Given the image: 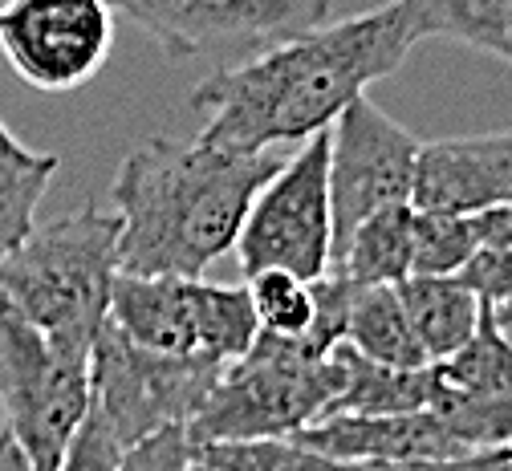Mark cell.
<instances>
[{
    "label": "cell",
    "instance_id": "6da1fadb",
    "mask_svg": "<svg viewBox=\"0 0 512 471\" xmlns=\"http://www.w3.org/2000/svg\"><path fill=\"white\" fill-rule=\"evenodd\" d=\"M415 45L399 0L273 41L191 90V106L208 114L200 139L240 151L305 143L330 130L370 82L395 74Z\"/></svg>",
    "mask_w": 512,
    "mask_h": 471
},
{
    "label": "cell",
    "instance_id": "7a4b0ae2",
    "mask_svg": "<svg viewBox=\"0 0 512 471\" xmlns=\"http://www.w3.org/2000/svg\"><path fill=\"white\" fill-rule=\"evenodd\" d=\"M285 163L281 147L240 151L208 139H147L114 175L118 273L204 277L232 244L252 195Z\"/></svg>",
    "mask_w": 512,
    "mask_h": 471
},
{
    "label": "cell",
    "instance_id": "3957f363",
    "mask_svg": "<svg viewBox=\"0 0 512 471\" xmlns=\"http://www.w3.org/2000/svg\"><path fill=\"white\" fill-rule=\"evenodd\" d=\"M118 277V212L78 208L33 232L0 256V293L49 342L90 354L110 317Z\"/></svg>",
    "mask_w": 512,
    "mask_h": 471
},
{
    "label": "cell",
    "instance_id": "277c9868",
    "mask_svg": "<svg viewBox=\"0 0 512 471\" xmlns=\"http://www.w3.org/2000/svg\"><path fill=\"white\" fill-rule=\"evenodd\" d=\"M334 362L313 354L301 338H273L256 333L248 354L228 362L208 390L204 407L191 415V443H236L297 435L330 411L334 398Z\"/></svg>",
    "mask_w": 512,
    "mask_h": 471
},
{
    "label": "cell",
    "instance_id": "5b68a950",
    "mask_svg": "<svg viewBox=\"0 0 512 471\" xmlns=\"http://www.w3.org/2000/svg\"><path fill=\"white\" fill-rule=\"evenodd\" d=\"M0 411L33 471H53L90 411V354L61 350L0 293Z\"/></svg>",
    "mask_w": 512,
    "mask_h": 471
},
{
    "label": "cell",
    "instance_id": "8992f818",
    "mask_svg": "<svg viewBox=\"0 0 512 471\" xmlns=\"http://www.w3.org/2000/svg\"><path fill=\"white\" fill-rule=\"evenodd\" d=\"M110 325L135 346L163 354H200L220 366L248 354L256 313L244 285H208L204 277L118 273L110 289Z\"/></svg>",
    "mask_w": 512,
    "mask_h": 471
},
{
    "label": "cell",
    "instance_id": "52a82bcc",
    "mask_svg": "<svg viewBox=\"0 0 512 471\" xmlns=\"http://www.w3.org/2000/svg\"><path fill=\"white\" fill-rule=\"evenodd\" d=\"M220 362L135 346L106 317L90 350V407L131 447L163 427H187L220 378Z\"/></svg>",
    "mask_w": 512,
    "mask_h": 471
},
{
    "label": "cell",
    "instance_id": "ba28073f",
    "mask_svg": "<svg viewBox=\"0 0 512 471\" xmlns=\"http://www.w3.org/2000/svg\"><path fill=\"white\" fill-rule=\"evenodd\" d=\"M236 256L244 273L289 268L313 281L330 273L334 212H330V130L309 134L252 195L236 232Z\"/></svg>",
    "mask_w": 512,
    "mask_h": 471
},
{
    "label": "cell",
    "instance_id": "9c48e42d",
    "mask_svg": "<svg viewBox=\"0 0 512 471\" xmlns=\"http://www.w3.org/2000/svg\"><path fill=\"white\" fill-rule=\"evenodd\" d=\"M135 21L167 57L256 53L273 41L322 25L330 0H106Z\"/></svg>",
    "mask_w": 512,
    "mask_h": 471
},
{
    "label": "cell",
    "instance_id": "30bf717a",
    "mask_svg": "<svg viewBox=\"0 0 512 471\" xmlns=\"http://www.w3.org/2000/svg\"><path fill=\"white\" fill-rule=\"evenodd\" d=\"M114 49V9L106 0H5L0 53L13 74L45 94L82 90Z\"/></svg>",
    "mask_w": 512,
    "mask_h": 471
},
{
    "label": "cell",
    "instance_id": "8fae6325",
    "mask_svg": "<svg viewBox=\"0 0 512 471\" xmlns=\"http://www.w3.org/2000/svg\"><path fill=\"white\" fill-rule=\"evenodd\" d=\"M419 139L378 110L366 94L354 98L330 126V212L334 248L378 208L411 204ZM334 256V252H330Z\"/></svg>",
    "mask_w": 512,
    "mask_h": 471
},
{
    "label": "cell",
    "instance_id": "7c38bea8",
    "mask_svg": "<svg viewBox=\"0 0 512 471\" xmlns=\"http://www.w3.org/2000/svg\"><path fill=\"white\" fill-rule=\"evenodd\" d=\"M508 187H512V130L419 143L411 208L472 216L480 208L504 204Z\"/></svg>",
    "mask_w": 512,
    "mask_h": 471
},
{
    "label": "cell",
    "instance_id": "4fadbf2b",
    "mask_svg": "<svg viewBox=\"0 0 512 471\" xmlns=\"http://www.w3.org/2000/svg\"><path fill=\"white\" fill-rule=\"evenodd\" d=\"M301 443L334 455L342 463L370 459H431V455H468V447L447 431L431 411L395 415H322L297 431Z\"/></svg>",
    "mask_w": 512,
    "mask_h": 471
},
{
    "label": "cell",
    "instance_id": "5bb4252c",
    "mask_svg": "<svg viewBox=\"0 0 512 471\" xmlns=\"http://www.w3.org/2000/svg\"><path fill=\"white\" fill-rule=\"evenodd\" d=\"M395 289L427 362L452 358L480 329L484 301L460 277H407Z\"/></svg>",
    "mask_w": 512,
    "mask_h": 471
},
{
    "label": "cell",
    "instance_id": "9a60e30c",
    "mask_svg": "<svg viewBox=\"0 0 512 471\" xmlns=\"http://www.w3.org/2000/svg\"><path fill=\"white\" fill-rule=\"evenodd\" d=\"M334 362V398L326 415H395V411H427L431 366L399 370L354 354L346 342L330 350Z\"/></svg>",
    "mask_w": 512,
    "mask_h": 471
},
{
    "label": "cell",
    "instance_id": "2e32d148",
    "mask_svg": "<svg viewBox=\"0 0 512 471\" xmlns=\"http://www.w3.org/2000/svg\"><path fill=\"white\" fill-rule=\"evenodd\" d=\"M411 204L378 208L334 248L330 273L354 285H399L411 277Z\"/></svg>",
    "mask_w": 512,
    "mask_h": 471
},
{
    "label": "cell",
    "instance_id": "e0dca14e",
    "mask_svg": "<svg viewBox=\"0 0 512 471\" xmlns=\"http://www.w3.org/2000/svg\"><path fill=\"white\" fill-rule=\"evenodd\" d=\"M342 342L354 354H362L370 362H382V366H399V370L431 366L411 321H407V309H403L395 285H354Z\"/></svg>",
    "mask_w": 512,
    "mask_h": 471
},
{
    "label": "cell",
    "instance_id": "ac0fdd59",
    "mask_svg": "<svg viewBox=\"0 0 512 471\" xmlns=\"http://www.w3.org/2000/svg\"><path fill=\"white\" fill-rule=\"evenodd\" d=\"M57 155L29 151L17 134L0 122V256L17 248L33 224L37 208L57 175Z\"/></svg>",
    "mask_w": 512,
    "mask_h": 471
},
{
    "label": "cell",
    "instance_id": "d6986e66",
    "mask_svg": "<svg viewBox=\"0 0 512 471\" xmlns=\"http://www.w3.org/2000/svg\"><path fill=\"white\" fill-rule=\"evenodd\" d=\"M415 41L452 37L480 53L504 57V0H399Z\"/></svg>",
    "mask_w": 512,
    "mask_h": 471
},
{
    "label": "cell",
    "instance_id": "ffe728a7",
    "mask_svg": "<svg viewBox=\"0 0 512 471\" xmlns=\"http://www.w3.org/2000/svg\"><path fill=\"white\" fill-rule=\"evenodd\" d=\"M427 411L452 431L468 451H492L512 439V398L508 394H476L447 386L431 370Z\"/></svg>",
    "mask_w": 512,
    "mask_h": 471
},
{
    "label": "cell",
    "instance_id": "44dd1931",
    "mask_svg": "<svg viewBox=\"0 0 512 471\" xmlns=\"http://www.w3.org/2000/svg\"><path fill=\"white\" fill-rule=\"evenodd\" d=\"M196 459L216 471H354L334 455L301 443L297 435H269V439H236V443H200Z\"/></svg>",
    "mask_w": 512,
    "mask_h": 471
},
{
    "label": "cell",
    "instance_id": "7402d4cb",
    "mask_svg": "<svg viewBox=\"0 0 512 471\" xmlns=\"http://www.w3.org/2000/svg\"><path fill=\"white\" fill-rule=\"evenodd\" d=\"M431 370L447 386L512 398V342L504 338V329L496 325L488 305H484V317H480V329L472 333V342L464 350H456L452 358L431 362Z\"/></svg>",
    "mask_w": 512,
    "mask_h": 471
},
{
    "label": "cell",
    "instance_id": "603a6c76",
    "mask_svg": "<svg viewBox=\"0 0 512 471\" xmlns=\"http://www.w3.org/2000/svg\"><path fill=\"white\" fill-rule=\"evenodd\" d=\"M313 281L289 273V268H256V273H248L244 289L252 297V313H256L261 333H273V338H305L313 325V313H317Z\"/></svg>",
    "mask_w": 512,
    "mask_h": 471
},
{
    "label": "cell",
    "instance_id": "cb8c5ba5",
    "mask_svg": "<svg viewBox=\"0 0 512 471\" xmlns=\"http://www.w3.org/2000/svg\"><path fill=\"white\" fill-rule=\"evenodd\" d=\"M476 252L472 216L464 212H411V277H456Z\"/></svg>",
    "mask_w": 512,
    "mask_h": 471
},
{
    "label": "cell",
    "instance_id": "d4e9b609",
    "mask_svg": "<svg viewBox=\"0 0 512 471\" xmlns=\"http://www.w3.org/2000/svg\"><path fill=\"white\" fill-rule=\"evenodd\" d=\"M122 451L126 447L114 439V431L90 407L82 427L74 431L70 447L61 451V459L53 463V471H122Z\"/></svg>",
    "mask_w": 512,
    "mask_h": 471
},
{
    "label": "cell",
    "instance_id": "484cf974",
    "mask_svg": "<svg viewBox=\"0 0 512 471\" xmlns=\"http://www.w3.org/2000/svg\"><path fill=\"white\" fill-rule=\"evenodd\" d=\"M196 443L187 427H163L122 451V471H191Z\"/></svg>",
    "mask_w": 512,
    "mask_h": 471
},
{
    "label": "cell",
    "instance_id": "4316f807",
    "mask_svg": "<svg viewBox=\"0 0 512 471\" xmlns=\"http://www.w3.org/2000/svg\"><path fill=\"white\" fill-rule=\"evenodd\" d=\"M354 471H508L504 447L468 451V455H431V459H370L354 463Z\"/></svg>",
    "mask_w": 512,
    "mask_h": 471
},
{
    "label": "cell",
    "instance_id": "83f0119b",
    "mask_svg": "<svg viewBox=\"0 0 512 471\" xmlns=\"http://www.w3.org/2000/svg\"><path fill=\"white\" fill-rule=\"evenodd\" d=\"M0 471H33L29 455L17 447V439L5 427H0Z\"/></svg>",
    "mask_w": 512,
    "mask_h": 471
},
{
    "label": "cell",
    "instance_id": "f1b7e54d",
    "mask_svg": "<svg viewBox=\"0 0 512 471\" xmlns=\"http://www.w3.org/2000/svg\"><path fill=\"white\" fill-rule=\"evenodd\" d=\"M492 309V317H496V325L500 329H512V297L508 301H500V305H488Z\"/></svg>",
    "mask_w": 512,
    "mask_h": 471
},
{
    "label": "cell",
    "instance_id": "f546056e",
    "mask_svg": "<svg viewBox=\"0 0 512 471\" xmlns=\"http://www.w3.org/2000/svg\"><path fill=\"white\" fill-rule=\"evenodd\" d=\"M504 45H508V61H512V0H504Z\"/></svg>",
    "mask_w": 512,
    "mask_h": 471
},
{
    "label": "cell",
    "instance_id": "4dcf8cb0",
    "mask_svg": "<svg viewBox=\"0 0 512 471\" xmlns=\"http://www.w3.org/2000/svg\"><path fill=\"white\" fill-rule=\"evenodd\" d=\"M191 471H216V467H208V463H200V459H196V463H191Z\"/></svg>",
    "mask_w": 512,
    "mask_h": 471
},
{
    "label": "cell",
    "instance_id": "1f68e13d",
    "mask_svg": "<svg viewBox=\"0 0 512 471\" xmlns=\"http://www.w3.org/2000/svg\"><path fill=\"white\" fill-rule=\"evenodd\" d=\"M504 455H508V471H512V439L504 443Z\"/></svg>",
    "mask_w": 512,
    "mask_h": 471
},
{
    "label": "cell",
    "instance_id": "d6a6232c",
    "mask_svg": "<svg viewBox=\"0 0 512 471\" xmlns=\"http://www.w3.org/2000/svg\"><path fill=\"white\" fill-rule=\"evenodd\" d=\"M504 204H512V187H508V195H504Z\"/></svg>",
    "mask_w": 512,
    "mask_h": 471
},
{
    "label": "cell",
    "instance_id": "836d02e7",
    "mask_svg": "<svg viewBox=\"0 0 512 471\" xmlns=\"http://www.w3.org/2000/svg\"><path fill=\"white\" fill-rule=\"evenodd\" d=\"M504 338H508V342H512V329H504Z\"/></svg>",
    "mask_w": 512,
    "mask_h": 471
}]
</instances>
